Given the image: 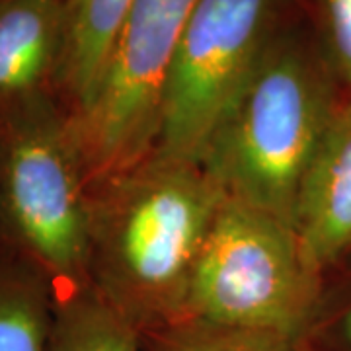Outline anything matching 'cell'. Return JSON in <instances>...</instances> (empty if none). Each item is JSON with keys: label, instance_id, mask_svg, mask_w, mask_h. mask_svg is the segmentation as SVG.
<instances>
[{"label": "cell", "instance_id": "6da1fadb", "mask_svg": "<svg viewBox=\"0 0 351 351\" xmlns=\"http://www.w3.org/2000/svg\"><path fill=\"white\" fill-rule=\"evenodd\" d=\"M88 195V281L141 334L184 318L225 191L201 164L147 156Z\"/></svg>", "mask_w": 351, "mask_h": 351}, {"label": "cell", "instance_id": "7a4b0ae2", "mask_svg": "<svg viewBox=\"0 0 351 351\" xmlns=\"http://www.w3.org/2000/svg\"><path fill=\"white\" fill-rule=\"evenodd\" d=\"M336 108L322 61L299 38L274 32L201 166L226 197L295 226L302 182Z\"/></svg>", "mask_w": 351, "mask_h": 351}, {"label": "cell", "instance_id": "3957f363", "mask_svg": "<svg viewBox=\"0 0 351 351\" xmlns=\"http://www.w3.org/2000/svg\"><path fill=\"white\" fill-rule=\"evenodd\" d=\"M0 237L49 277L55 293L90 283L88 176L55 92L0 112Z\"/></svg>", "mask_w": 351, "mask_h": 351}, {"label": "cell", "instance_id": "277c9868", "mask_svg": "<svg viewBox=\"0 0 351 351\" xmlns=\"http://www.w3.org/2000/svg\"><path fill=\"white\" fill-rule=\"evenodd\" d=\"M318 302V271L295 226L226 197L189 283L184 318L304 338Z\"/></svg>", "mask_w": 351, "mask_h": 351}, {"label": "cell", "instance_id": "5b68a950", "mask_svg": "<svg viewBox=\"0 0 351 351\" xmlns=\"http://www.w3.org/2000/svg\"><path fill=\"white\" fill-rule=\"evenodd\" d=\"M199 0H133L100 82L71 115L88 188L151 156L176 47Z\"/></svg>", "mask_w": 351, "mask_h": 351}, {"label": "cell", "instance_id": "8992f818", "mask_svg": "<svg viewBox=\"0 0 351 351\" xmlns=\"http://www.w3.org/2000/svg\"><path fill=\"white\" fill-rule=\"evenodd\" d=\"M274 0H199L164 80L151 156L201 164L271 38Z\"/></svg>", "mask_w": 351, "mask_h": 351}, {"label": "cell", "instance_id": "52a82bcc", "mask_svg": "<svg viewBox=\"0 0 351 351\" xmlns=\"http://www.w3.org/2000/svg\"><path fill=\"white\" fill-rule=\"evenodd\" d=\"M295 230L320 271L351 248V100L338 106L302 182Z\"/></svg>", "mask_w": 351, "mask_h": 351}, {"label": "cell", "instance_id": "ba28073f", "mask_svg": "<svg viewBox=\"0 0 351 351\" xmlns=\"http://www.w3.org/2000/svg\"><path fill=\"white\" fill-rule=\"evenodd\" d=\"M64 43V0H0V112L57 94Z\"/></svg>", "mask_w": 351, "mask_h": 351}, {"label": "cell", "instance_id": "9c48e42d", "mask_svg": "<svg viewBox=\"0 0 351 351\" xmlns=\"http://www.w3.org/2000/svg\"><path fill=\"white\" fill-rule=\"evenodd\" d=\"M131 4L133 0H64L66 43L55 90L71 115L92 98Z\"/></svg>", "mask_w": 351, "mask_h": 351}, {"label": "cell", "instance_id": "30bf717a", "mask_svg": "<svg viewBox=\"0 0 351 351\" xmlns=\"http://www.w3.org/2000/svg\"><path fill=\"white\" fill-rule=\"evenodd\" d=\"M55 287L0 237V351H49Z\"/></svg>", "mask_w": 351, "mask_h": 351}, {"label": "cell", "instance_id": "8fae6325", "mask_svg": "<svg viewBox=\"0 0 351 351\" xmlns=\"http://www.w3.org/2000/svg\"><path fill=\"white\" fill-rule=\"evenodd\" d=\"M49 351H145L143 336L92 283L57 293Z\"/></svg>", "mask_w": 351, "mask_h": 351}, {"label": "cell", "instance_id": "7c38bea8", "mask_svg": "<svg viewBox=\"0 0 351 351\" xmlns=\"http://www.w3.org/2000/svg\"><path fill=\"white\" fill-rule=\"evenodd\" d=\"M145 351H308L304 338L180 318L141 334Z\"/></svg>", "mask_w": 351, "mask_h": 351}, {"label": "cell", "instance_id": "4fadbf2b", "mask_svg": "<svg viewBox=\"0 0 351 351\" xmlns=\"http://www.w3.org/2000/svg\"><path fill=\"white\" fill-rule=\"evenodd\" d=\"M334 71L351 92V0H316Z\"/></svg>", "mask_w": 351, "mask_h": 351}, {"label": "cell", "instance_id": "5bb4252c", "mask_svg": "<svg viewBox=\"0 0 351 351\" xmlns=\"http://www.w3.org/2000/svg\"><path fill=\"white\" fill-rule=\"evenodd\" d=\"M343 334H346V339H348V343L351 346V311L346 316V320H343Z\"/></svg>", "mask_w": 351, "mask_h": 351}]
</instances>
